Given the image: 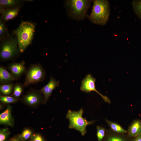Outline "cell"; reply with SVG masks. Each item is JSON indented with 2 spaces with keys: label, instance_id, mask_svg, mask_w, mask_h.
<instances>
[{
  "label": "cell",
  "instance_id": "7",
  "mask_svg": "<svg viewBox=\"0 0 141 141\" xmlns=\"http://www.w3.org/2000/svg\"><path fill=\"white\" fill-rule=\"evenodd\" d=\"M96 81V79L91 74L86 75L81 81L80 90L86 93L92 91L96 92L102 97L105 102L110 104L111 101L109 98L103 95L96 90L95 86Z\"/></svg>",
  "mask_w": 141,
  "mask_h": 141
},
{
  "label": "cell",
  "instance_id": "2",
  "mask_svg": "<svg viewBox=\"0 0 141 141\" xmlns=\"http://www.w3.org/2000/svg\"><path fill=\"white\" fill-rule=\"evenodd\" d=\"M93 5L90 14L88 15L92 23L101 26L105 25L108 22L110 15L109 2L107 0H93Z\"/></svg>",
  "mask_w": 141,
  "mask_h": 141
},
{
  "label": "cell",
  "instance_id": "21",
  "mask_svg": "<svg viewBox=\"0 0 141 141\" xmlns=\"http://www.w3.org/2000/svg\"><path fill=\"white\" fill-rule=\"evenodd\" d=\"M33 134V131L31 130L26 128L22 131L19 136L22 140L25 141L31 138Z\"/></svg>",
  "mask_w": 141,
  "mask_h": 141
},
{
  "label": "cell",
  "instance_id": "24",
  "mask_svg": "<svg viewBox=\"0 0 141 141\" xmlns=\"http://www.w3.org/2000/svg\"><path fill=\"white\" fill-rule=\"evenodd\" d=\"M10 134L8 128L5 127L0 129V141H7Z\"/></svg>",
  "mask_w": 141,
  "mask_h": 141
},
{
  "label": "cell",
  "instance_id": "17",
  "mask_svg": "<svg viewBox=\"0 0 141 141\" xmlns=\"http://www.w3.org/2000/svg\"><path fill=\"white\" fill-rule=\"evenodd\" d=\"M21 1L17 0H0V7L10 8L20 6Z\"/></svg>",
  "mask_w": 141,
  "mask_h": 141
},
{
  "label": "cell",
  "instance_id": "25",
  "mask_svg": "<svg viewBox=\"0 0 141 141\" xmlns=\"http://www.w3.org/2000/svg\"><path fill=\"white\" fill-rule=\"evenodd\" d=\"M96 135L98 141H102L105 136L106 130L104 127L97 126Z\"/></svg>",
  "mask_w": 141,
  "mask_h": 141
},
{
  "label": "cell",
  "instance_id": "18",
  "mask_svg": "<svg viewBox=\"0 0 141 141\" xmlns=\"http://www.w3.org/2000/svg\"><path fill=\"white\" fill-rule=\"evenodd\" d=\"M133 10L141 21V0H134L131 2Z\"/></svg>",
  "mask_w": 141,
  "mask_h": 141
},
{
  "label": "cell",
  "instance_id": "1",
  "mask_svg": "<svg viewBox=\"0 0 141 141\" xmlns=\"http://www.w3.org/2000/svg\"><path fill=\"white\" fill-rule=\"evenodd\" d=\"M92 0H66L64 6L68 17L77 21H82L88 17L87 12Z\"/></svg>",
  "mask_w": 141,
  "mask_h": 141
},
{
  "label": "cell",
  "instance_id": "15",
  "mask_svg": "<svg viewBox=\"0 0 141 141\" xmlns=\"http://www.w3.org/2000/svg\"><path fill=\"white\" fill-rule=\"evenodd\" d=\"M16 80L4 67H0V83L1 85L7 84Z\"/></svg>",
  "mask_w": 141,
  "mask_h": 141
},
{
  "label": "cell",
  "instance_id": "11",
  "mask_svg": "<svg viewBox=\"0 0 141 141\" xmlns=\"http://www.w3.org/2000/svg\"><path fill=\"white\" fill-rule=\"evenodd\" d=\"M12 107L8 105L6 109L0 114V124L11 127L14 125V120L11 115Z\"/></svg>",
  "mask_w": 141,
  "mask_h": 141
},
{
  "label": "cell",
  "instance_id": "4",
  "mask_svg": "<svg viewBox=\"0 0 141 141\" xmlns=\"http://www.w3.org/2000/svg\"><path fill=\"white\" fill-rule=\"evenodd\" d=\"M14 34H9L1 41L0 58L2 61L12 60L20 53L17 38Z\"/></svg>",
  "mask_w": 141,
  "mask_h": 141
},
{
  "label": "cell",
  "instance_id": "12",
  "mask_svg": "<svg viewBox=\"0 0 141 141\" xmlns=\"http://www.w3.org/2000/svg\"><path fill=\"white\" fill-rule=\"evenodd\" d=\"M20 7V6L10 8L0 7V12L1 15L0 17L5 22L12 19L18 15Z\"/></svg>",
  "mask_w": 141,
  "mask_h": 141
},
{
  "label": "cell",
  "instance_id": "23",
  "mask_svg": "<svg viewBox=\"0 0 141 141\" xmlns=\"http://www.w3.org/2000/svg\"><path fill=\"white\" fill-rule=\"evenodd\" d=\"M18 98L14 97L1 95L0 101L2 103H11L16 102L18 100Z\"/></svg>",
  "mask_w": 141,
  "mask_h": 141
},
{
  "label": "cell",
  "instance_id": "6",
  "mask_svg": "<svg viewBox=\"0 0 141 141\" xmlns=\"http://www.w3.org/2000/svg\"><path fill=\"white\" fill-rule=\"evenodd\" d=\"M24 87L42 82L45 79L46 72L40 63L31 64L26 72Z\"/></svg>",
  "mask_w": 141,
  "mask_h": 141
},
{
  "label": "cell",
  "instance_id": "5",
  "mask_svg": "<svg viewBox=\"0 0 141 141\" xmlns=\"http://www.w3.org/2000/svg\"><path fill=\"white\" fill-rule=\"evenodd\" d=\"M83 113L82 108L78 111L69 110L66 115V118L69 121V128L78 131L83 136L87 132V126L95 122V121H88L86 118H83L82 116Z\"/></svg>",
  "mask_w": 141,
  "mask_h": 141
},
{
  "label": "cell",
  "instance_id": "14",
  "mask_svg": "<svg viewBox=\"0 0 141 141\" xmlns=\"http://www.w3.org/2000/svg\"><path fill=\"white\" fill-rule=\"evenodd\" d=\"M124 134L115 132L111 130H106L102 141H132V139L129 140Z\"/></svg>",
  "mask_w": 141,
  "mask_h": 141
},
{
  "label": "cell",
  "instance_id": "16",
  "mask_svg": "<svg viewBox=\"0 0 141 141\" xmlns=\"http://www.w3.org/2000/svg\"><path fill=\"white\" fill-rule=\"evenodd\" d=\"M105 121L110 127L113 132L118 133L124 134L127 133V130L123 128L120 125L115 122L111 121L107 119Z\"/></svg>",
  "mask_w": 141,
  "mask_h": 141
},
{
  "label": "cell",
  "instance_id": "19",
  "mask_svg": "<svg viewBox=\"0 0 141 141\" xmlns=\"http://www.w3.org/2000/svg\"><path fill=\"white\" fill-rule=\"evenodd\" d=\"M10 34L8 33L5 22L0 18V40L7 37Z\"/></svg>",
  "mask_w": 141,
  "mask_h": 141
},
{
  "label": "cell",
  "instance_id": "27",
  "mask_svg": "<svg viewBox=\"0 0 141 141\" xmlns=\"http://www.w3.org/2000/svg\"><path fill=\"white\" fill-rule=\"evenodd\" d=\"M132 141H141V133L132 138Z\"/></svg>",
  "mask_w": 141,
  "mask_h": 141
},
{
  "label": "cell",
  "instance_id": "29",
  "mask_svg": "<svg viewBox=\"0 0 141 141\" xmlns=\"http://www.w3.org/2000/svg\"></svg>",
  "mask_w": 141,
  "mask_h": 141
},
{
  "label": "cell",
  "instance_id": "8",
  "mask_svg": "<svg viewBox=\"0 0 141 141\" xmlns=\"http://www.w3.org/2000/svg\"><path fill=\"white\" fill-rule=\"evenodd\" d=\"M7 67L16 80L19 78L26 71L24 61L11 63L7 66Z\"/></svg>",
  "mask_w": 141,
  "mask_h": 141
},
{
  "label": "cell",
  "instance_id": "20",
  "mask_svg": "<svg viewBox=\"0 0 141 141\" xmlns=\"http://www.w3.org/2000/svg\"><path fill=\"white\" fill-rule=\"evenodd\" d=\"M13 87V84L11 83L1 85L0 86V92L5 95H9L11 93Z\"/></svg>",
  "mask_w": 141,
  "mask_h": 141
},
{
  "label": "cell",
  "instance_id": "28",
  "mask_svg": "<svg viewBox=\"0 0 141 141\" xmlns=\"http://www.w3.org/2000/svg\"><path fill=\"white\" fill-rule=\"evenodd\" d=\"M8 141H24L19 137V135L10 139Z\"/></svg>",
  "mask_w": 141,
  "mask_h": 141
},
{
  "label": "cell",
  "instance_id": "9",
  "mask_svg": "<svg viewBox=\"0 0 141 141\" xmlns=\"http://www.w3.org/2000/svg\"><path fill=\"white\" fill-rule=\"evenodd\" d=\"M40 93L34 90H32L25 95L22 100L23 102L31 106H34L38 104L43 100Z\"/></svg>",
  "mask_w": 141,
  "mask_h": 141
},
{
  "label": "cell",
  "instance_id": "10",
  "mask_svg": "<svg viewBox=\"0 0 141 141\" xmlns=\"http://www.w3.org/2000/svg\"><path fill=\"white\" fill-rule=\"evenodd\" d=\"M60 81L56 80L51 76L49 82L40 90V92L44 96V103H45L48 100L53 91L59 85Z\"/></svg>",
  "mask_w": 141,
  "mask_h": 141
},
{
  "label": "cell",
  "instance_id": "26",
  "mask_svg": "<svg viewBox=\"0 0 141 141\" xmlns=\"http://www.w3.org/2000/svg\"><path fill=\"white\" fill-rule=\"evenodd\" d=\"M30 141H45V140L40 135L34 134L31 138Z\"/></svg>",
  "mask_w": 141,
  "mask_h": 141
},
{
  "label": "cell",
  "instance_id": "22",
  "mask_svg": "<svg viewBox=\"0 0 141 141\" xmlns=\"http://www.w3.org/2000/svg\"><path fill=\"white\" fill-rule=\"evenodd\" d=\"M23 85L17 83L14 85L13 88L14 97L18 98L22 94L23 90Z\"/></svg>",
  "mask_w": 141,
  "mask_h": 141
},
{
  "label": "cell",
  "instance_id": "13",
  "mask_svg": "<svg viewBox=\"0 0 141 141\" xmlns=\"http://www.w3.org/2000/svg\"><path fill=\"white\" fill-rule=\"evenodd\" d=\"M128 136L133 138L141 133V120L140 119L134 120L128 128Z\"/></svg>",
  "mask_w": 141,
  "mask_h": 141
},
{
  "label": "cell",
  "instance_id": "3",
  "mask_svg": "<svg viewBox=\"0 0 141 141\" xmlns=\"http://www.w3.org/2000/svg\"><path fill=\"white\" fill-rule=\"evenodd\" d=\"M35 28L34 25L32 23L23 21L13 32L16 37L20 53L24 52L31 43Z\"/></svg>",
  "mask_w": 141,
  "mask_h": 141
}]
</instances>
